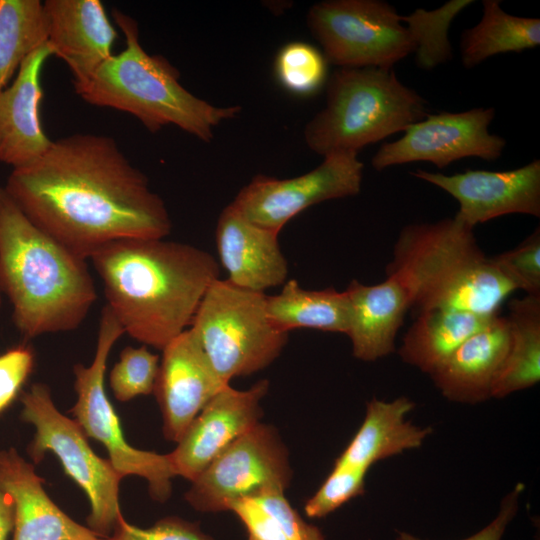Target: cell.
I'll list each match as a JSON object with an SVG mask.
<instances>
[{
    "label": "cell",
    "mask_w": 540,
    "mask_h": 540,
    "mask_svg": "<svg viewBox=\"0 0 540 540\" xmlns=\"http://www.w3.org/2000/svg\"><path fill=\"white\" fill-rule=\"evenodd\" d=\"M4 188L34 224L86 260L111 242L166 238L172 229L146 175L105 135L53 140L37 161L13 169Z\"/></svg>",
    "instance_id": "6da1fadb"
},
{
    "label": "cell",
    "mask_w": 540,
    "mask_h": 540,
    "mask_svg": "<svg viewBox=\"0 0 540 540\" xmlns=\"http://www.w3.org/2000/svg\"><path fill=\"white\" fill-rule=\"evenodd\" d=\"M89 260L124 333L159 350L191 325L219 278V264L209 252L165 238L114 241Z\"/></svg>",
    "instance_id": "7a4b0ae2"
},
{
    "label": "cell",
    "mask_w": 540,
    "mask_h": 540,
    "mask_svg": "<svg viewBox=\"0 0 540 540\" xmlns=\"http://www.w3.org/2000/svg\"><path fill=\"white\" fill-rule=\"evenodd\" d=\"M87 261L34 224L0 186V286L25 339L83 323L97 299Z\"/></svg>",
    "instance_id": "3957f363"
},
{
    "label": "cell",
    "mask_w": 540,
    "mask_h": 540,
    "mask_svg": "<svg viewBox=\"0 0 540 540\" xmlns=\"http://www.w3.org/2000/svg\"><path fill=\"white\" fill-rule=\"evenodd\" d=\"M386 275L403 286L416 314L451 309L492 316L516 290L480 249L473 229L455 216L405 226Z\"/></svg>",
    "instance_id": "277c9868"
},
{
    "label": "cell",
    "mask_w": 540,
    "mask_h": 540,
    "mask_svg": "<svg viewBox=\"0 0 540 540\" xmlns=\"http://www.w3.org/2000/svg\"><path fill=\"white\" fill-rule=\"evenodd\" d=\"M112 16L126 47L75 91L85 102L129 113L152 133L174 125L204 142L212 140L215 127L240 113L238 105L214 106L185 89L167 59L144 50L136 20L115 8Z\"/></svg>",
    "instance_id": "5b68a950"
},
{
    "label": "cell",
    "mask_w": 540,
    "mask_h": 540,
    "mask_svg": "<svg viewBox=\"0 0 540 540\" xmlns=\"http://www.w3.org/2000/svg\"><path fill=\"white\" fill-rule=\"evenodd\" d=\"M428 115L427 102L393 69L340 67L326 82V103L304 128L313 152L357 154Z\"/></svg>",
    "instance_id": "8992f818"
},
{
    "label": "cell",
    "mask_w": 540,
    "mask_h": 540,
    "mask_svg": "<svg viewBox=\"0 0 540 540\" xmlns=\"http://www.w3.org/2000/svg\"><path fill=\"white\" fill-rule=\"evenodd\" d=\"M190 329L226 384L269 366L288 341V332L270 322L264 293L220 278L205 292Z\"/></svg>",
    "instance_id": "52a82bcc"
},
{
    "label": "cell",
    "mask_w": 540,
    "mask_h": 540,
    "mask_svg": "<svg viewBox=\"0 0 540 540\" xmlns=\"http://www.w3.org/2000/svg\"><path fill=\"white\" fill-rule=\"evenodd\" d=\"M21 418L35 433L27 451L34 463L47 452L60 460L65 473L85 492L90 502L88 527L109 538L123 517L119 506V483L123 478L111 462L90 447L79 424L55 406L49 387L34 383L20 395Z\"/></svg>",
    "instance_id": "ba28073f"
},
{
    "label": "cell",
    "mask_w": 540,
    "mask_h": 540,
    "mask_svg": "<svg viewBox=\"0 0 540 540\" xmlns=\"http://www.w3.org/2000/svg\"><path fill=\"white\" fill-rule=\"evenodd\" d=\"M124 330L105 305L100 314L95 354L92 362L73 367L77 400L71 412L87 437L100 442L109 461L122 477L144 478L151 497L165 502L171 495V479L176 476L168 454L134 448L125 439L119 417L106 395L104 379L109 354Z\"/></svg>",
    "instance_id": "9c48e42d"
},
{
    "label": "cell",
    "mask_w": 540,
    "mask_h": 540,
    "mask_svg": "<svg viewBox=\"0 0 540 540\" xmlns=\"http://www.w3.org/2000/svg\"><path fill=\"white\" fill-rule=\"evenodd\" d=\"M307 25L327 62L392 69L415 51L401 15L381 0H326L312 5Z\"/></svg>",
    "instance_id": "30bf717a"
},
{
    "label": "cell",
    "mask_w": 540,
    "mask_h": 540,
    "mask_svg": "<svg viewBox=\"0 0 540 540\" xmlns=\"http://www.w3.org/2000/svg\"><path fill=\"white\" fill-rule=\"evenodd\" d=\"M292 470L286 446L271 425L257 423L237 438L191 482L185 499L202 513L231 505L269 489L285 491Z\"/></svg>",
    "instance_id": "8fae6325"
},
{
    "label": "cell",
    "mask_w": 540,
    "mask_h": 540,
    "mask_svg": "<svg viewBox=\"0 0 540 540\" xmlns=\"http://www.w3.org/2000/svg\"><path fill=\"white\" fill-rule=\"evenodd\" d=\"M363 169L357 154L328 155L319 166L294 178L257 175L231 204L251 222L279 233L308 207L359 194Z\"/></svg>",
    "instance_id": "7c38bea8"
},
{
    "label": "cell",
    "mask_w": 540,
    "mask_h": 540,
    "mask_svg": "<svg viewBox=\"0 0 540 540\" xmlns=\"http://www.w3.org/2000/svg\"><path fill=\"white\" fill-rule=\"evenodd\" d=\"M494 117L493 107L428 114L409 126L400 139L382 144L372 157L371 165L381 171L395 165L427 161L442 169L467 157L496 160L502 155L506 140L489 132Z\"/></svg>",
    "instance_id": "4fadbf2b"
},
{
    "label": "cell",
    "mask_w": 540,
    "mask_h": 540,
    "mask_svg": "<svg viewBox=\"0 0 540 540\" xmlns=\"http://www.w3.org/2000/svg\"><path fill=\"white\" fill-rule=\"evenodd\" d=\"M414 177L433 184L459 203L455 217L471 229L508 214L540 216V161L513 170H467L454 175L417 169Z\"/></svg>",
    "instance_id": "5bb4252c"
},
{
    "label": "cell",
    "mask_w": 540,
    "mask_h": 540,
    "mask_svg": "<svg viewBox=\"0 0 540 540\" xmlns=\"http://www.w3.org/2000/svg\"><path fill=\"white\" fill-rule=\"evenodd\" d=\"M268 389L269 381L263 379L245 390L229 384L213 396L168 453L176 476L192 482L218 454L259 423Z\"/></svg>",
    "instance_id": "9a60e30c"
},
{
    "label": "cell",
    "mask_w": 540,
    "mask_h": 540,
    "mask_svg": "<svg viewBox=\"0 0 540 540\" xmlns=\"http://www.w3.org/2000/svg\"><path fill=\"white\" fill-rule=\"evenodd\" d=\"M162 352L153 393L162 413L163 434L177 443L203 407L229 384L218 376L190 328Z\"/></svg>",
    "instance_id": "2e32d148"
},
{
    "label": "cell",
    "mask_w": 540,
    "mask_h": 540,
    "mask_svg": "<svg viewBox=\"0 0 540 540\" xmlns=\"http://www.w3.org/2000/svg\"><path fill=\"white\" fill-rule=\"evenodd\" d=\"M47 44L68 66L75 91L112 54L118 34L99 0H46Z\"/></svg>",
    "instance_id": "e0dca14e"
},
{
    "label": "cell",
    "mask_w": 540,
    "mask_h": 540,
    "mask_svg": "<svg viewBox=\"0 0 540 540\" xmlns=\"http://www.w3.org/2000/svg\"><path fill=\"white\" fill-rule=\"evenodd\" d=\"M53 55L47 42L22 63L12 83L0 92V162L20 169L37 161L53 140L40 121V76Z\"/></svg>",
    "instance_id": "ac0fdd59"
},
{
    "label": "cell",
    "mask_w": 540,
    "mask_h": 540,
    "mask_svg": "<svg viewBox=\"0 0 540 540\" xmlns=\"http://www.w3.org/2000/svg\"><path fill=\"white\" fill-rule=\"evenodd\" d=\"M278 232L261 227L244 217L230 203L216 226L220 262L233 285L255 292L283 285L288 263L278 242Z\"/></svg>",
    "instance_id": "d6986e66"
},
{
    "label": "cell",
    "mask_w": 540,
    "mask_h": 540,
    "mask_svg": "<svg viewBox=\"0 0 540 540\" xmlns=\"http://www.w3.org/2000/svg\"><path fill=\"white\" fill-rule=\"evenodd\" d=\"M0 482L13 502V540H110L65 514L34 466L13 447L0 450Z\"/></svg>",
    "instance_id": "ffe728a7"
},
{
    "label": "cell",
    "mask_w": 540,
    "mask_h": 540,
    "mask_svg": "<svg viewBox=\"0 0 540 540\" xmlns=\"http://www.w3.org/2000/svg\"><path fill=\"white\" fill-rule=\"evenodd\" d=\"M509 342L508 320L496 314L428 375L449 401L478 404L489 400Z\"/></svg>",
    "instance_id": "44dd1931"
},
{
    "label": "cell",
    "mask_w": 540,
    "mask_h": 540,
    "mask_svg": "<svg viewBox=\"0 0 540 540\" xmlns=\"http://www.w3.org/2000/svg\"><path fill=\"white\" fill-rule=\"evenodd\" d=\"M345 292L353 356L371 362L394 352L396 335L410 309L409 296L399 281L390 275L374 285L352 280Z\"/></svg>",
    "instance_id": "7402d4cb"
},
{
    "label": "cell",
    "mask_w": 540,
    "mask_h": 540,
    "mask_svg": "<svg viewBox=\"0 0 540 540\" xmlns=\"http://www.w3.org/2000/svg\"><path fill=\"white\" fill-rule=\"evenodd\" d=\"M414 407L415 403L405 396L389 402L371 399L360 428L334 465L368 471L378 461L421 447L433 429L406 420Z\"/></svg>",
    "instance_id": "603a6c76"
},
{
    "label": "cell",
    "mask_w": 540,
    "mask_h": 540,
    "mask_svg": "<svg viewBox=\"0 0 540 540\" xmlns=\"http://www.w3.org/2000/svg\"><path fill=\"white\" fill-rule=\"evenodd\" d=\"M493 316L451 309L420 312L403 337L399 356L429 374Z\"/></svg>",
    "instance_id": "cb8c5ba5"
},
{
    "label": "cell",
    "mask_w": 540,
    "mask_h": 540,
    "mask_svg": "<svg viewBox=\"0 0 540 540\" xmlns=\"http://www.w3.org/2000/svg\"><path fill=\"white\" fill-rule=\"evenodd\" d=\"M270 322L279 330L310 328L347 335L350 303L345 291L333 288L306 290L297 280H287L279 294L266 296Z\"/></svg>",
    "instance_id": "d4e9b609"
},
{
    "label": "cell",
    "mask_w": 540,
    "mask_h": 540,
    "mask_svg": "<svg viewBox=\"0 0 540 540\" xmlns=\"http://www.w3.org/2000/svg\"><path fill=\"white\" fill-rule=\"evenodd\" d=\"M506 318L510 342L492 389L496 399L533 387L540 380V296L513 299Z\"/></svg>",
    "instance_id": "484cf974"
},
{
    "label": "cell",
    "mask_w": 540,
    "mask_h": 540,
    "mask_svg": "<svg viewBox=\"0 0 540 540\" xmlns=\"http://www.w3.org/2000/svg\"><path fill=\"white\" fill-rule=\"evenodd\" d=\"M499 0H483L479 23L461 35L460 52L465 68H473L487 58L509 52H522L540 44V19L510 15Z\"/></svg>",
    "instance_id": "4316f807"
},
{
    "label": "cell",
    "mask_w": 540,
    "mask_h": 540,
    "mask_svg": "<svg viewBox=\"0 0 540 540\" xmlns=\"http://www.w3.org/2000/svg\"><path fill=\"white\" fill-rule=\"evenodd\" d=\"M47 42L40 0H0V92L25 59Z\"/></svg>",
    "instance_id": "83f0119b"
},
{
    "label": "cell",
    "mask_w": 540,
    "mask_h": 540,
    "mask_svg": "<svg viewBox=\"0 0 540 540\" xmlns=\"http://www.w3.org/2000/svg\"><path fill=\"white\" fill-rule=\"evenodd\" d=\"M473 0H451L441 7L428 11L418 8L401 22L407 28L415 45L416 64L424 70H432L452 59V45L448 31L453 19Z\"/></svg>",
    "instance_id": "f1b7e54d"
},
{
    "label": "cell",
    "mask_w": 540,
    "mask_h": 540,
    "mask_svg": "<svg viewBox=\"0 0 540 540\" xmlns=\"http://www.w3.org/2000/svg\"><path fill=\"white\" fill-rule=\"evenodd\" d=\"M327 60L313 45L294 41L282 46L274 60V75L287 92L309 97L319 92L328 79Z\"/></svg>",
    "instance_id": "f546056e"
},
{
    "label": "cell",
    "mask_w": 540,
    "mask_h": 540,
    "mask_svg": "<svg viewBox=\"0 0 540 540\" xmlns=\"http://www.w3.org/2000/svg\"><path fill=\"white\" fill-rule=\"evenodd\" d=\"M159 365V356L149 351L145 345L125 347L109 375L114 397L126 402L153 393Z\"/></svg>",
    "instance_id": "4dcf8cb0"
},
{
    "label": "cell",
    "mask_w": 540,
    "mask_h": 540,
    "mask_svg": "<svg viewBox=\"0 0 540 540\" xmlns=\"http://www.w3.org/2000/svg\"><path fill=\"white\" fill-rule=\"evenodd\" d=\"M367 470L334 465L332 471L310 497L304 512L309 518H323L365 491Z\"/></svg>",
    "instance_id": "1f68e13d"
},
{
    "label": "cell",
    "mask_w": 540,
    "mask_h": 540,
    "mask_svg": "<svg viewBox=\"0 0 540 540\" xmlns=\"http://www.w3.org/2000/svg\"><path fill=\"white\" fill-rule=\"evenodd\" d=\"M506 278L526 295L540 296V228L517 247L491 258Z\"/></svg>",
    "instance_id": "d6a6232c"
},
{
    "label": "cell",
    "mask_w": 540,
    "mask_h": 540,
    "mask_svg": "<svg viewBox=\"0 0 540 540\" xmlns=\"http://www.w3.org/2000/svg\"><path fill=\"white\" fill-rule=\"evenodd\" d=\"M110 540H214L198 524L178 517H166L149 528L128 523L124 517L118 522Z\"/></svg>",
    "instance_id": "836d02e7"
},
{
    "label": "cell",
    "mask_w": 540,
    "mask_h": 540,
    "mask_svg": "<svg viewBox=\"0 0 540 540\" xmlns=\"http://www.w3.org/2000/svg\"><path fill=\"white\" fill-rule=\"evenodd\" d=\"M284 492L269 489L252 498L277 519L287 540H325L322 531L306 522L290 505Z\"/></svg>",
    "instance_id": "e575fe53"
},
{
    "label": "cell",
    "mask_w": 540,
    "mask_h": 540,
    "mask_svg": "<svg viewBox=\"0 0 540 540\" xmlns=\"http://www.w3.org/2000/svg\"><path fill=\"white\" fill-rule=\"evenodd\" d=\"M34 367L30 347L19 345L0 355V414L18 397Z\"/></svg>",
    "instance_id": "d590c367"
},
{
    "label": "cell",
    "mask_w": 540,
    "mask_h": 540,
    "mask_svg": "<svg viewBox=\"0 0 540 540\" xmlns=\"http://www.w3.org/2000/svg\"><path fill=\"white\" fill-rule=\"evenodd\" d=\"M229 511L243 523L248 540H287L277 519L252 497L235 501Z\"/></svg>",
    "instance_id": "8d00e7d4"
},
{
    "label": "cell",
    "mask_w": 540,
    "mask_h": 540,
    "mask_svg": "<svg viewBox=\"0 0 540 540\" xmlns=\"http://www.w3.org/2000/svg\"><path fill=\"white\" fill-rule=\"evenodd\" d=\"M523 483H517L513 490L506 494L500 504L496 517L484 528L462 540H502L508 525L519 510L520 495L524 490ZM396 540H426L406 531H397Z\"/></svg>",
    "instance_id": "74e56055"
},
{
    "label": "cell",
    "mask_w": 540,
    "mask_h": 540,
    "mask_svg": "<svg viewBox=\"0 0 540 540\" xmlns=\"http://www.w3.org/2000/svg\"><path fill=\"white\" fill-rule=\"evenodd\" d=\"M14 507L10 496L0 482V540H7L13 530Z\"/></svg>",
    "instance_id": "f35d334b"
},
{
    "label": "cell",
    "mask_w": 540,
    "mask_h": 540,
    "mask_svg": "<svg viewBox=\"0 0 540 540\" xmlns=\"http://www.w3.org/2000/svg\"><path fill=\"white\" fill-rule=\"evenodd\" d=\"M2 298H3V293H2V290H1V286H0V305H1V302H2Z\"/></svg>",
    "instance_id": "ab89813d"
}]
</instances>
